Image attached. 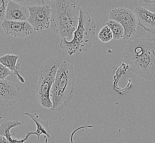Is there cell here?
<instances>
[{
    "label": "cell",
    "mask_w": 155,
    "mask_h": 143,
    "mask_svg": "<svg viewBox=\"0 0 155 143\" xmlns=\"http://www.w3.org/2000/svg\"><path fill=\"white\" fill-rule=\"evenodd\" d=\"M109 19L120 23L124 29V40H128L137 32L138 21L137 14L125 7H118L112 9L109 14Z\"/></svg>",
    "instance_id": "cell-6"
},
{
    "label": "cell",
    "mask_w": 155,
    "mask_h": 143,
    "mask_svg": "<svg viewBox=\"0 0 155 143\" xmlns=\"http://www.w3.org/2000/svg\"><path fill=\"white\" fill-rule=\"evenodd\" d=\"M17 3L26 7L34 6L45 5L44 0H12Z\"/></svg>",
    "instance_id": "cell-17"
},
{
    "label": "cell",
    "mask_w": 155,
    "mask_h": 143,
    "mask_svg": "<svg viewBox=\"0 0 155 143\" xmlns=\"http://www.w3.org/2000/svg\"><path fill=\"white\" fill-rule=\"evenodd\" d=\"M106 24L110 28L113 34V39L114 40H119L123 38L124 27L120 23L114 20L109 19Z\"/></svg>",
    "instance_id": "cell-15"
},
{
    "label": "cell",
    "mask_w": 155,
    "mask_h": 143,
    "mask_svg": "<svg viewBox=\"0 0 155 143\" xmlns=\"http://www.w3.org/2000/svg\"><path fill=\"white\" fill-rule=\"evenodd\" d=\"M123 59L129 69L140 77L155 79V38H141L126 45Z\"/></svg>",
    "instance_id": "cell-1"
},
{
    "label": "cell",
    "mask_w": 155,
    "mask_h": 143,
    "mask_svg": "<svg viewBox=\"0 0 155 143\" xmlns=\"http://www.w3.org/2000/svg\"><path fill=\"white\" fill-rule=\"evenodd\" d=\"M0 143H8L6 137L0 134Z\"/></svg>",
    "instance_id": "cell-21"
},
{
    "label": "cell",
    "mask_w": 155,
    "mask_h": 143,
    "mask_svg": "<svg viewBox=\"0 0 155 143\" xmlns=\"http://www.w3.org/2000/svg\"><path fill=\"white\" fill-rule=\"evenodd\" d=\"M22 125V123L16 121H5L1 123L0 126V134L4 135L6 137L8 143H23L21 140H17L15 139H13L12 136H16V135L13 133L11 132V129L13 128Z\"/></svg>",
    "instance_id": "cell-14"
},
{
    "label": "cell",
    "mask_w": 155,
    "mask_h": 143,
    "mask_svg": "<svg viewBox=\"0 0 155 143\" xmlns=\"http://www.w3.org/2000/svg\"><path fill=\"white\" fill-rule=\"evenodd\" d=\"M80 17L78 28L73 38L68 41L66 37L61 40L60 46L69 56L86 52L92 47V43L96 35V23L89 13L80 8Z\"/></svg>",
    "instance_id": "cell-4"
},
{
    "label": "cell",
    "mask_w": 155,
    "mask_h": 143,
    "mask_svg": "<svg viewBox=\"0 0 155 143\" xmlns=\"http://www.w3.org/2000/svg\"><path fill=\"white\" fill-rule=\"evenodd\" d=\"M30 13L28 7L9 0L5 19L15 21H28Z\"/></svg>",
    "instance_id": "cell-10"
},
{
    "label": "cell",
    "mask_w": 155,
    "mask_h": 143,
    "mask_svg": "<svg viewBox=\"0 0 155 143\" xmlns=\"http://www.w3.org/2000/svg\"><path fill=\"white\" fill-rule=\"evenodd\" d=\"M76 85L74 66L68 61H62L50 90L52 111H60L68 106L74 96Z\"/></svg>",
    "instance_id": "cell-3"
},
{
    "label": "cell",
    "mask_w": 155,
    "mask_h": 143,
    "mask_svg": "<svg viewBox=\"0 0 155 143\" xmlns=\"http://www.w3.org/2000/svg\"><path fill=\"white\" fill-rule=\"evenodd\" d=\"M9 0H0V22L5 19Z\"/></svg>",
    "instance_id": "cell-18"
},
{
    "label": "cell",
    "mask_w": 155,
    "mask_h": 143,
    "mask_svg": "<svg viewBox=\"0 0 155 143\" xmlns=\"http://www.w3.org/2000/svg\"><path fill=\"white\" fill-rule=\"evenodd\" d=\"M18 59L19 56L17 55L7 54L0 57V62L12 72L13 74L17 76L21 83H25V79L19 74L21 65L17 63Z\"/></svg>",
    "instance_id": "cell-13"
},
{
    "label": "cell",
    "mask_w": 155,
    "mask_h": 143,
    "mask_svg": "<svg viewBox=\"0 0 155 143\" xmlns=\"http://www.w3.org/2000/svg\"><path fill=\"white\" fill-rule=\"evenodd\" d=\"M30 13L28 22L35 31H43L49 28L51 23V6L43 5L28 7Z\"/></svg>",
    "instance_id": "cell-7"
},
{
    "label": "cell",
    "mask_w": 155,
    "mask_h": 143,
    "mask_svg": "<svg viewBox=\"0 0 155 143\" xmlns=\"http://www.w3.org/2000/svg\"><path fill=\"white\" fill-rule=\"evenodd\" d=\"M24 114L29 117L35 123L37 126V130L35 132H27V134L25 137L24 139H22L23 143H25V141L28 140L29 137L32 135H36L38 139H40L41 135L42 134L45 136L44 138L47 137L50 139L51 130L49 126V122L43 121L37 115H33L29 112H25Z\"/></svg>",
    "instance_id": "cell-12"
},
{
    "label": "cell",
    "mask_w": 155,
    "mask_h": 143,
    "mask_svg": "<svg viewBox=\"0 0 155 143\" xmlns=\"http://www.w3.org/2000/svg\"><path fill=\"white\" fill-rule=\"evenodd\" d=\"M138 24L150 33L155 34V13L151 12L143 7H137L135 9Z\"/></svg>",
    "instance_id": "cell-11"
},
{
    "label": "cell",
    "mask_w": 155,
    "mask_h": 143,
    "mask_svg": "<svg viewBox=\"0 0 155 143\" xmlns=\"http://www.w3.org/2000/svg\"><path fill=\"white\" fill-rule=\"evenodd\" d=\"M98 37L103 43H108L113 39V34L108 25L103 27L98 33Z\"/></svg>",
    "instance_id": "cell-16"
},
{
    "label": "cell",
    "mask_w": 155,
    "mask_h": 143,
    "mask_svg": "<svg viewBox=\"0 0 155 143\" xmlns=\"http://www.w3.org/2000/svg\"><path fill=\"white\" fill-rule=\"evenodd\" d=\"M140 4L144 7H155V0H138Z\"/></svg>",
    "instance_id": "cell-20"
},
{
    "label": "cell",
    "mask_w": 155,
    "mask_h": 143,
    "mask_svg": "<svg viewBox=\"0 0 155 143\" xmlns=\"http://www.w3.org/2000/svg\"><path fill=\"white\" fill-rule=\"evenodd\" d=\"M1 27L8 37L24 38L31 35L34 29L28 21H15L5 19Z\"/></svg>",
    "instance_id": "cell-9"
},
{
    "label": "cell",
    "mask_w": 155,
    "mask_h": 143,
    "mask_svg": "<svg viewBox=\"0 0 155 143\" xmlns=\"http://www.w3.org/2000/svg\"><path fill=\"white\" fill-rule=\"evenodd\" d=\"M62 60L59 57H54L45 61L38 73V81L35 88L38 103L46 109H51L53 103L50 99L52 87L59 65Z\"/></svg>",
    "instance_id": "cell-5"
},
{
    "label": "cell",
    "mask_w": 155,
    "mask_h": 143,
    "mask_svg": "<svg viewBox=\"0 0 155 143\" xmlns=\"http://www.w3.org/2000/svg\"><path fill=\"white\" fill-rule=\"evenodd\" d=\"M21 95V87L19 85L0 79V106L15 105L20 99Z\"/></svg>",
    "instance_id": "cell-8"
},
{
    "label": "cell",
    "mask_w": 155,
    "mask_h": 143,
    "mask_svg": "<svg viewBox=\"0 0 155 143\" xmlns=\"http://www.w3.org/2000/svg\"><path fill=\"white\" fill-rule=\"evenodd\" d=\"M50 6V27L61 39L72 40L78 24L80 7L74 0H55Z\"/></svg>",
    "instance_id": "cell-2"
},
{
    "label": "cell",
    "mask_w": 155,
    "mask_h": 143,
    "mask_svg": "<svg viewBox=\"0 0 155 143\" xmlns=\"http://www.w3.org/2000/svg\"><path fill=\"white\" fill-rule=\"evenodd\" d=\"M13 75L12 72L5 65H3L2 63L0 62V79H5L7 76H12Z\"/></svg>",
    "instance_id": "cell-19"
}]
</instances>
